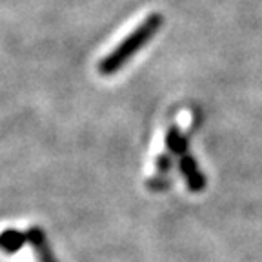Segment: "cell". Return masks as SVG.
I'll use <instances>...</instances> for the list:
<instances>
[{"instance_id":"cell-4","label":"cell","mask_w":262,"mask_h":262,"mask_svg":"<svg viewBox=\"0 0 262 262\" xmlns=\"http://www.w3.org/2000/svg\"><path fill=\"white\" fill-rule=\"evenodd\" d=\"M155 168H157V171H159L160 175L168 173L169 169H171V159H169V155H159V157H157Z\"/></svg>"},{"instance_id":"cell-5","label":"cell","mask_w":262,"mask_h":262,"mask_svg":"<svg viewBox=\"0 0 262 262\" xmlns=\"http://www.w3.org/2000/svg\"><path fill=\"white\" fill-rule=\"evenodd\" d=\"M147 186H149V188H153L155 191H162V189H166L169 186V180L166 179L164 175H159L157 179L149 180V182H147Z\"/></svg>"},{"instance_id":"cell-2","label":"cell","mask_w":262,"mask_h":262,"mask_svg":"<svg viewBox=\"0 0 262 262\" xmlns=\"http://www.w3.org/2000/svg\"><path fill=\"white\" fill-rule=\"evenodd\" d=\"M180 171H182V175H184L186 182H188V188L191 189V191H201V189L206 186L204 175L201 173L195 159H193L189 153L180 157Z\"/></svg>"},{"instance_id":"cell-3","label":"cell","mask_w":262,"mask_h":262,"mask_svg":"<svg viewBox=\"0 0 262 262\" xmlns=\"http://www.w3.org/2000/svg\"><path fill=\"white\" fill-rule=\"evenodd\" d=\"M166 146H168L169 153L173 155H186L188 153V139H186L180 129L177 126H171L168 131V135H166Z\"/></svg>"},{"instance_id":"cell-1","label":"cell","mask_w":262,"mask_h":262,"mask_svg":"<svg viewBox=\"0 0 262 262\" xmlns=\"http://www.w3.org/2000/svg\"><path fill=\"white\" fill-rule=\"evenodd\" d=\"M162 24H164V16L160 13H151L146 20L137 26L135 31L131 33V35H127L111 53H107L102 60L98 62V68H97L98 73L104 75V77H111V75H115L119 70H122L124 66L155 37L157 33H159V29L162 28Z\"/></svg>"}]
</instances>
